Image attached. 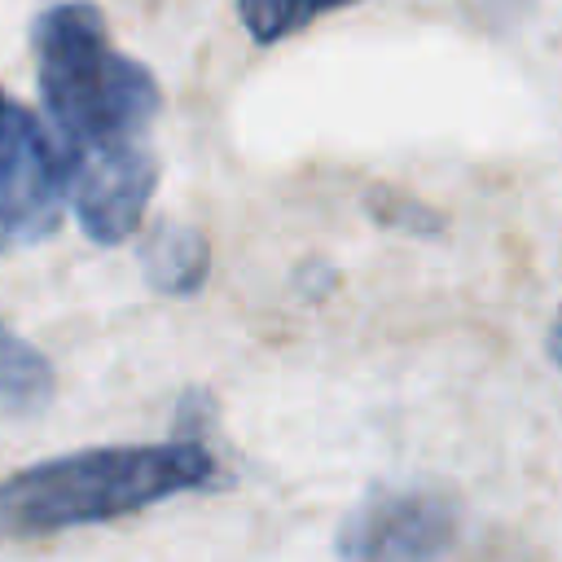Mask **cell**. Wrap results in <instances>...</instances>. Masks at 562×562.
Returning <instances> with one entry per match:
<instances>
[{
    "mask_svg": "<svg viewBox=\"0 0 562 562\" xmlns=\"http://www.w3.org/2000/svg\"><path fill=\"white\" fill-rule=\"evenodd\" d=\"M40 101L66 167V198L97 246L132 237L158 184L149 127L158 79L145 61L114 48L97 4L61 0L31 26Z\"/></svg>",
    "mask_w": 562,
    "mask_h": 562,
    "instance_id": "cell-1",
    "label": "cell"
},
{
    "mask_svg": "<svg viewBox=\"0 0 562 562\" xmlns=\"http://www.w3.org/2000/svg\"><path fill=\"white\" fill-rule=\"evenodd\" d=\"M206 483H215V457L193 439L79 448L0 479V540L140 514Z\"/></svg>",
    "mask_w": 562,
    "mask_h": 562,
    "instance_id": "cell-2",
    "label": "cell"
},
{
    "mask_svg": "<svg viewBox=\"0 0 562 562\" xmlns=\"http://www.w3.org/2000/svg\"><path fill=\"white\" fill-rule=\"evenodd\" d=\"M66 202V167L53 132L0 88V255L53 237Z\"/></svg>",
    "mask_w": 562,
    "mask_h": 562,
    "instance_id": "cell-3",
    "label": "cell"
},
{
    "mask_svg": "<svg viewBox=\"0 0 562 562\" xmlns=\"http://www.w3.org/2000/svg\"><path fill=\"white\" fill-rule=\"evenodd\" d=\"M457 501L417 487L369 492L338 527L342 562H430L457 540Z\"/></svg>",
    "mask_w": 562,
    "mask_h": 562,
    "instance_id": "cell-4",
    "label": "cell"
},
{
    "mask_svg": "<svg viewBox=\"0 0 562 562\" xmlns=\"http://www.w3.org/2000/svg\"><path fill=\"white\" fill-rule=\"evenodd\" d=\"M140 272L158 294H193L211 272V246L193 224L162 220L140 241Z\"/></svg>",
    "mask_w": 562,
    "mask_h": 562,
    "instance_id": "cell-5",
    "label": "cell"
},
{
    "mask_svg": "<svg viewBox=\"0 0 562 562\" xmlns=\"http://www.w3.org/2000/svg\"><path fill=\"white\" fill-rule=\"evenodd\" d=\"M53 400V364L0 321V408L31 417Z\"/></svg>",
    "mask_w": 562,
    "mask_h": 562,
    "instance_id": "cell-6",
    "label": "cell"
},
{
    "mask_svg": "<svg viewBox=\"0 0 562 562\" xmlns=\"http://www.w3.org/2000/svg\"><path fill=\"white\" fill-rule=\"evenodd\" d=\"M356 0H237V13L250 31V40L259 44H277L303 26H312L321 13H334V9H347Z\"/></svg>",
    "mask_w": 562,
    "mask_h": 562,
    "instance_id": "cell-7",
    "label": "cell"
},
{
    "mask_svg": "<svg viewBox=\"0 0 562 562\" xmlns=\"http://www.w3.org/2000/svg\"><path fill=\"white\" fill-rule=\"evenodd\" d=\"M553 360L562 364V321H558V329H553Z\"/></svg>",
    "mask_w": 562,
    "mask_h": 562,
    "instance_id": "cell-8",
    "label": "cell"
}]
</instances>
